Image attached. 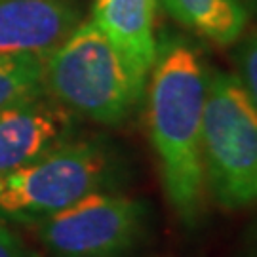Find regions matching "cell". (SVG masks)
I'll use <instances>...</instances> for the list:
<instances>
[{
  "label": "cell",
  "instance_id": "1",
  "mask_svg": "<svg viewBox=\"0 0 257 257\" xmlns=\"http://www.w3.org/2000/svg\"><path fill=\"white\" fill-rule=\"evenodd\" d=\"M147 126L168 202L187 227L206 210L202 116L210 71L193 42L168 35L149 71Z\"/></svg>",
  "mask_w": 257,
  "mask_h": 257
},
{
  "label": "cell",
  "instance_id": "11",
  "mask_svg": "<svg viewBox=\"0 0 257 257\" xmlns=\"http://www.w3.org/2000/svg\"><path fill=\"white\" fill-rule=\"evenodd\" d=\"M238 78L246 88L249 99L257 107V31L249 33L236 50Z\"/></svg>",
  "mask_w": 257,
  "mask_h": 257
},
{
  "label": "cell",
  "instance_id": "8",
  "mask_svg": "<svg viewBox=\"0 0 257 257\" xmlns=\"http://www.w3.org/2000/svg\"><path fill=\"white\" fill-rule=\"evenodd\" d=\"M156 0H95L93 21L141 76L149 78L156 55Z\"/></svg>",
  "mask_w": 257,
  "mask_h": 257
},
{
  "label": "cell",
  "instance_id": "3",
  "mask_svg": "<svg viewBox=\"0 0 257 257\" xmlns=\"http://www.w3.org/2000/svg\"><path fill=\"white\" fill-rule=\"evenodd\" d=\"M118 151L101 139L67 138L31 164L0 177V217L35 225L124 179Z\"/></svg>",
  "mask_w": 257,
  "mask_h": 257
},
{
  "label": "cell",
  "instance_id": "10",
  "mask_svg": "<svg viewBox=\"0 0 257 257\" xmlns=\"http://www.w3.org/2000/svg\"><path fill=\"white\" fill-rule=\"evenodd\" d=\"M44 93V57L0 55V112Z\"/></svg>",
  "mask_w": 257,
  "mask_h": 257
},
{
  "label": "cell",
  "instance_id": "7",
  "mask_svg": "<svg viewBox=\"0 0 257 257\" xmlns=\"http://www.w3.org/2000/svg\"><path fill=\"white\" fill-rule=\"evenodd\" d=\"M78 23L74 0H0V55L46 57Z\"/></svg>",
  "mask_w": 257,
  "mask_h": 257
},
{
  "label": "cell",
  "instance_id": "13",
  "mask_svg": "<svg viewBox=\"0 0 257 257\" xmlns=\"http://www.w3.org/2000/svg\"><path fill=\"white\" fill-rule=\"evenodd\" d=\"M249 4H251V6H253V8H257V0H248Z\"/></svg>",
  "mask_w": 257,
  "mask_h": 257
},
{
  "label": "cell",
  "instance_id": "6",
  "mask_svg": "<svg viewBox=\"0 0 257 257\" xmlns=\"http://www.w3.org/2000/svg\"><path fill=\"white\" fill-rule=\"evenodd\" d=\"M73 136V114L44 93L0 112V177Z\"/></svg>",
  "mask_w": 257,
  "mask_h": 257
},
{
  "label": "cell",
  "instance_id": "4",
  "mask_svg": "<svg viewBox=\"0 0 257 257\" xmlns=\"http://www.w3.org/2000/svg\"><path fill=\"white\" fill-rule=\"evenodd\" d=\"M206 191L225 210L257 204V107L238 74L210 73L202 116Z\"/></svg>",
  "mask_w": 257,
  "mask_h": 257
},
{
  "label": "cell",
  "instance_id": "9",
  "mask_svg": "<svg viewBox=\"0 0 257 257\" xmlns=\"http://www.w3.org/2000/svg\"><path fill=\"white\" fill-rule=\"evenodd\" d=\"M172 18L217 46H230L246 31L248 12L242 0H160Z\"/></svg>",
  "mask_w": 257,
  "mask_h": 257
},
{
  "label": "cell",
  "instance_id": "2",
  "mask_svg": "<svg viewBox=\"0 0 257 257\" xmlns=\"http://www.w3.org/2000/svg\"><path fill=\"white\" fill-rule=\"evenodd\" d=\"M147 78L112 44L99 25L80 21L44 57V92L65 110L101 126H120L132 116Z\"/></svg>",
  "mask_w": 257,
  "mask_h": 257
},
{
  "label": "cell",
  "instance_id": "5",
  "mask_svg": "<svg viewBox=\"0 0 257 257\" xmlns=\"http://www.w3.org/2000/svg\"><path fill=\"white\" fill-rule=\"evenodd\" d=\"M33 227L54 257H126L147 232L149 206L99 191Z\"/></svg>",
  "mask_w": 257,
  "mask_h": 257
},
{
  "label": "cell",
  "instance_id": "12",
  "mask_svg": "<svg viewBox=\"0 0 257 257\" xmlns=\"http://www.w3.org/2000/svg\"><path fill=\"white\" fill-rule=\"evenodd\" d=\"M0 257H38L14 230L0 225Z\"/></svg>",
  "mask_w": 257,
  "mask_h": 257
}]
</instances>
